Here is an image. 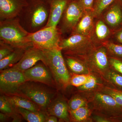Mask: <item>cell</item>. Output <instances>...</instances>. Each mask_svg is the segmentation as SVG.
Wrapping results in <instances>:
<instances>
[{
    "mask_svg": "<svg viewBox=\"0 0 122 122\" xmlns=\"http://www.w3.org/2000/svg\"><path fill=\"white\" fill-rule=\"evenodd\" d=\"M28 4L18 17L21 25L32 33L45 28L49 17L48 0H27Z\"/></svg>",
    "mask_w": 122,
    "mask_h": 122,
    "instance_id": "obj_1",
    "label": "cell"
},
{
    "mask_svg": "<svg viewBox=\"0 0 122 122\" xmlns=\"http://www.w3.org/2000/svg\"><path fill=\"white\" fill-rule=\"evenodd\" d=\"M29 33L20 24L18 17L0 20V41L15 48L28 49L33 46Z\"/></svg>",
    "mask_w": 122,
    "mask_h": 122,
    "instance_id": "obj_2",
    "label": "cell"
},
{
    "mask_svg": "<svg viewBox=\"0 0 122 122\" xmlns=\"http://www.w3.org/2000/svg\"><path fill=\"white\" fill-rule=\"evenodd\" d=\"M61 33L57 26H49L30 34L28 38L35 48L42 50L54 49L60 48Z\"/></svg>",
    "mask_w": 122,
    "mask_h": 122,
    "instance_id": "obj_3",
    "label": "cell"
},
{
    "mask_svg": "<svg viewBox=\"0 0 122 122\" xmlns=\"http://www.w3.org/2000/svg\"><path fill=\"white\" fill-rule=\"evenodd\" d=\"M44 51L47 60V66L58 83L66 86L70 83V78L61 48Z\"/></svg>",
    "mask_w": 122,
    "mask_h": 122,
    "instance_id": "obj_4",
    "label": "cell"
},
{
    "mask_svg": "<svg viewBox=\"0 0 122 122\" xmlns=\"http://www.w3.org/2000/svg\"><path fill=\"white\" fill-rule=\"evenodd\" d=\"M26 81L19 88L18 94H22L37 105L40 108L46 110L52 102L54 94L45 87L35 83Z\"/></svg>",
    "mask_w": 122,
    "mask_h": 122,
    "instance_id": "obj_5",
    "label": "cell"
},
{
    "mask_svg": "<svg viewBox=\"0 0 122 122\" xmlns=\"http://www.w3.org/2000/svg\"><path fill=\"white\" fill-rule=\"evenodd\" d=\"M26 81L23 72L11 68L3 70L0 74V91L9 95H17L20 86Z\"/></svg>",
    "mask_w": 122,
    "mask_h": 122,
    "instance_id": "obj_6",
    "label": "cell"
},
{
    "mask_svg": "<svg viewBox=\"0 0 122 122\" xmlns=\"http://www.w3.org/2000/svg\"><path fill=\"white\" fill-rule=\"evenodd\" d=\"M83 9L77 0H72L70 2L58 25H59L60 28H58L61 33L73 32L82 16Z\"/></svg>",
    "mask_w": 122,
    "mask_h": 122,
    "instance_id": "obj_7",
    "label": "cell"
},
{
    "mask_svg": "<svg viewBox=\"0 0 122 122\" xmlns=\"http://www.w3.org/2000/svg\"><path fill=\"white\" fill-rule=\"evenodd\" d=\"M39 61H41L47 66V60L44 51L32 46L26 50L20 61L11 68L24 72Z\"/></svg>",
    "mask_w": 122,
    "mask_h": 122,
    "instance_id": "obj_8",
    "label": "cell"
},
{
    "mask_svg": "<svg viewBox=\"0 0 122 122\" xmlns=\"http://www.w3.org/2000/svg\"><path fill=\"white\" fill-rule=\"evenodd\" d=\"M48 66L42 63H37L23 73L26 81L39 82L49 86H53L54 81Z\"/></svg>",
    "mask_w": 122,
    "mask_h": 122,
    "instance_id": "obj_9",
    "label": "cell"
},
{
    "mask_svg": "<svg viewBox=\"0 0 122 122\" xmlns=\"http://www.w3.org/2000/svg\"><path fill=\"white\" fill-rule=\"evenodd\" d=\"M28 4L27 0H0V20L18 17Z\"/></svg>",
    "mask_w": 122,
    "mask_h": 122,
    "instance_id": "obj_10",
    "label": "cell"
},
{
    "mask_svg": "<svg viewBox=\"0 0 122 122\" xmlns=\"http://www.w3.org/2000/svg\"><path fill=\"white\" fill-rule=\"evenodd\" d=\"M72 0H48L50 6L49 17L45 27L57 26L68 5Z\"/></svg>",
    "mask_w": 122,
    "mask_h": 122,
    "instance_id": "obj_11",
    "label": "cell"
},
{
    "mask_svg": "<svg viewBox=\"0 0 122 122\" xmlns=\"http://www.w3.org/2000/svg\"><path fill=\"white\" fill-rule=\"evenodd\" d=\"M87 39L85 35L79 34H72L69 37L61 39L59 47L61 50L65 51L68 53H74Z\"/></svg>",
    "mask_w": 122,
    "mask_h": 122,
    "instance_id": "obj_12",
    "label": "cell"
},
{
    "mask_svg": "<svg viewBox=\"0 0 122 122\" xmlns=\"http://www.w3.org/2000/svg\"><path fill=\"white\" fill-rule=\"evenodd\" d=\"M68 106L65 102L61 99L52 101L46 110L49 115L53 116L66 122L69 120Z\"/></svg>",
    "mask_w": 122,
    "mask_h": 122,
    "instance_id": "obj_13",
    "label": "cell"
},
{
    "mask_svg": "<svg viewBox=\"0 0 122 122\" xmlns=\"http://www.w3.org/2000/svg\"><path fill=\"white\" fill-rule=\"evenodd\" d=\"M11 105L15 109L21 107L30 111L38 112L40 107L30 99L18 95H13L7 97Z\"/></svg>",
    "mask_w": 122,
    "mask_h": 122,
    "instance_id": "obj_14",
    "label": "cell"
},
{
    "mask_svg": "<svg viewBox=\"0 0 122 122\" xmlns=\"http://www.w3.org/2000/svg\"><path fill=\"white\" fill-rule=\"evenodd\" d=\"M26 49L15 48V50L8 56L0 60V71L12 67L16 64L23 56Z\"/></svg>",
    "mask_w": 122,
    "mask_h": 122,
    "instance_id": "obj_15",
    "label": "cell"
},
{
    "mask_svg": "<svg viewBox=\"0 0 122 122\" xmlns=\"http://www.w3.org/2000/svg\"><path fill=\"white\" fill-rule=\"evenodd\" d=\"M93 23V17L91 14H86L80 20L72 34H79L86 36L91 29Z\"/></svg>",
    "mask_w": 122,
    "mask_h": 122,
    "instance_id": "obj_16",
    "label": "cell"
},
{
    "mask_svg": "<svg viewBox=\"0 0 122 122\" xmlns=\"http://www.w3.org/2000/svg\"><path fill=\"white\" fill-rule=\"evenodd\" d=\"M18 113L29 122H44L46 121V116L42 112L40 111L33 112L21 108H15Z\"/></svg>",
    "mask_w": 122,
    "mask_h": 122,
    "instance_id": "obj_17",
    "label": "cell"
},
{
    "mask_svg": "<svg viewBox=\"0 0 122 122\" xmlns=\"http://www.w3.org/2000/svg\"><path fill=\"white\" fill-rule=\"evenodd\" d=\"M105 20L111 26H116L120 24L122 21V12L120 7L115 5L111 7L106 15Z\"/></svg>",
    "mask_w": 122,
    "mask_h": 122,
    "instance_id": "obj_18",
    "label": "cell"
},
{
    "mask_svg": "<svg viewBox=\"0 0 122 122\" xmlns=\"http://www.w3.org/2000/svg\"><path fill=\"white\" fill-rule=\"evenodd\" d=\"M93 62L96 68L100 70H104L107 68L108 59L105 48H100L95 52L93 57Z\"/></svg>",
    "mask_w": 122,
    "mask_h": 122,
    "instance_id": "obj_19",
    "label": "cell"
},
{
    "mask_svg": "<svg viewBox=\"0 0 122 122\" xmlns=\"http://www.w3.org/2000/svg\"><path fill=\"white\" fill-rule=\"evenodd\" d=\"M95 98L99 104L108 109H118L120 107L114 98L108 94L97 93L95 95Z\"/></svg>",
    "mask_w": 122,
    "mask_h": 122,
    "instance_id": "obj_20",
    "label": "cell"
},
{
    "mask_svg": "<svg viewBox=\"0 0 122 122\" xmlns=\"http://www.w3.org/2000/svg\"><path fill=\"white\" fill-rule=\"evenodd\" d=\"M66 63L70 69L76 74H85L87 73L85 66L80 61L71 56H67L66 59Z\"/></svg>",
    "mask_w": 122,
    "mask_h": 122,
    "instance_id": "obj_21",
    "label": "cell"
},
{
    "mask_svg": "<svg viewBox=\"0 0 122 122\" xmlns=\"http://www.w3.org/2000/svg\"><path fill=\"white\" fill-rule=\"evenodd\" d=\"M72 118L76 122H81L86 120L89 116V110L84 107L73 111H70Z\"/></svg>",
    "mask_w": 122,
    "mask_h": 122,
    "instance_id": "obj_22",
    "label": "cell"
},
{
    "mask_svg": "<svg viewBox=\"0 0 122 122\" xmlns=\"http://www.w3.org/2000/svg\"><path fill=\"white\" fill-rule=\"evenodd\" d=\"M9 101L7 97L1 95L0 97V110L1 112L9 116L13 115L15 109Z\"/></svg>",
    "mask_w": 122,
    "mask_h": 122,
    "instance_id": "obj_23",
    "label": "cell"
},
{
    "mask_svg": "<svg viewBox=\"0 0 122 122\" xmlns=\"http://www.w3.org/2000/svg\"><path fill=\"white\" fill-rule=\"evenodd\" d=\"M95 32L97 37L100 40L105 39L109 34L108 27L102 21L97 22L95 28Z\"/></svg>",
    "mask_w": 122,
    "mask_h": 122,
    "instance_id": "obj_24",
    "label": "cell"
},
{
    "mask_svg": "<svg viewBox=\"0 0 122 122\" xmlns=\"http://www.w3.org/2000/svg\"><path fill=\"white\" fill-rule=\"evenodd\" d=\"M115 0H97L94 5L95 14L100 15L103 11L114 2Z\"/></svg>",
    "mask_w": 122,
    "mask_h": 122,
    "instance_id": "obj_25",
    "label": "cell"
},
{
    "mask_svg": "<svg viewBox=\"0 0 122 122\" xmlns=\"http://www.w3.org/2000/svg\"><path fill=\"white\" fill-rule=\"evenodd\" d=\"M15 49L11 45L0 41V60L8 56Z\"/></svg>",
    "mask_w": 122,
    "mask_h": 122,
    "instance_id": "obj_26",
    "label": "cell"
},
{
    "mask_svg": "<svg viewBox=\"0 0 122 122\" xmlns=\"http://www.w3.org/2000/svg\"><path fill=\"white\" fill-rule=\"evenodd\" d=\"M90 75H74L70 79V83L72 86L80 87L89 78Z\"/></svg>",
    "mask_w": 122,
    "mask_h": 122,
    "instance_id": "obj_27",
    "label": "cell"
},
{
    "mask_svg": "<svg viewBox=\"0 0 122 122\" xmlns=\"http://www.w3.org/2000/svg\"><path fill=\"white\" fill-rule=\"evenodd\" d=\"M86 102L83 99L76 96L72 98L69 102L68 107L70 111H73L86 106Z\"/></svg>",
    "mask_w": 122,
    "mask_h": 122,
    "instance_id": "obj_28",
    "label": "cell"
},
{
    "mask_svg": "<svg viewBox=\"0 0 122 122\" xmlns=\"http://www.w3.org/2000/svg\"><path fill=\"white\" fill-rule=\"evenodd\" d=\"M106 93L114 98L119 106L122 107V91L113 89L107 88L105 90Z\"/></svg>",
    "mask_w": 122,
    "mask_h": 122,
    "instance_id": "obj_29",
    "label": "cell"
},
{
    "mask_svg": "<svg viewBox=\"0 0 122 122\" xmlns=\"http://www.w3.org/2000/svg\"><path fill=\"white\" fill-rule=\"evenodd\" d=\"M97 84V80L96 78L92 75H90L89 78L87 81L78 88L82 90H88L92 89L96 87Z\"/></svg>",
    "mask_w": 122,
    "mask_h": 122,
    "instance_id": "obj_30",
    "label": "cell"
},
{
    "mask_svg": "<svg viewBox=\"0 0 122 122\" xmlns=\"http://www.w3.org/2000/svg\"><path fill=\"white\" fill-rule=\"evenodd\" d=\"M107 47L110 51L114 54L122 56V46L109 43L107 44Z\"/></svg>",
    "mask_w": 122,
    "mask_h": 122,
    "instance_id": "obj_31",
    "label": "cell"
},
{
    "mask_svg": "<svg viewBox=\"0 0 122 122\" xmlns=\"http://www.w3.org/2000/svg\"><path fill=\"white\" fill-rule=\"evenodd\" d=\"M109 78L113 83L122 87V76L113 72H111L109 74Z\"/></svg>",
    "mask_w": 122,
    "mask_h": 122,
    "instance_id": "obj_32",
    "label": "cell"
},
{
    "mask_svg": "<svg viewBox=\"0 0 122 122\" xmlns=\"http://www.w3.org/2000/svg\"><path fill=\"white\" fill-rule=\"evenodd\" d=\"M110 62L114 69L122 75V62L114 58H111Z\"/></svg>",
    "mask_w": 122,
    "mask_h": 122,
    "instance_id": "obj_33",
    "label": "cell"
},
{
    "mask_svg": "<svg viewBox=\"0 0 122 122\" xmlns=\"http://www.w3.org/2000/svg\"><path fill=\"white\" fill-rule=\"evenodd\" d=\"M83 9L90 10L93 8L94 0H77Z\"/></svg>",
    "mask_w": 122,
    "mask_h": 122,
    "instance_id": "obj_34",
    "label": "cell"
},
{
    "mask_svg": "<svg viewBox=\"0 0 122 122\" xmlns=\"http://www.w3.org/2000/svg\"><path fill=\"white\" fill-rule=\"evenodd\" d=\"M58 122L56 117L50 115L46 117V121L47 122Z\"/></svg>",
    "mask_w": 122,
    "mask_h": 122,
    "instance_id": "obj_35",
    "label": "cell"
},
{
    "mask_svg": "<svg viewBox=\"0 0 122 122\" xmlns=\"http://www.w3.org/2000/svg\"><path fill=\"white\" fill-rule=\"evenodd\" d=\"M9 116L4 113H2L1 112L0 113V122H5L7 120V119L8 118V117Z\"/></svg>",
    "mask_w": 122,
    "mask_h": 122,
    "instance_id": "obj_36",
    "label": "cell"
},
{
    "mask_svg": "<svg viewBox=\"0 0 122 122\" xmlns=\"http://www.w3.org/2000/svg\"><path fill=\"white\" fill-rule=\"evenodd\" d=\"M117 38L119 41L122 43V31L118 34L117 35Z\"/></svg>",
    "mask_w": 122,
    "mask_h": 122,
    "instance_id": "obj_37",
    "label": "cell"
},
{
    "mask_svg": "<svg viewBox=\"0 0 122 122\" xmlns=\"http://www.w3.org/2000/svg\"><path fill=\"white\" fill-rule=\"evenodd\" d=\"M96 121L98 122H109L108 120H106L105 119L103 118L99 117L97 118L96 119Z\"/></svg>",
    "mask_w": 122,
    "mask_h": 122,
    "instance_id": "obj_38",
    "label": "cell"
}]
</instances>
